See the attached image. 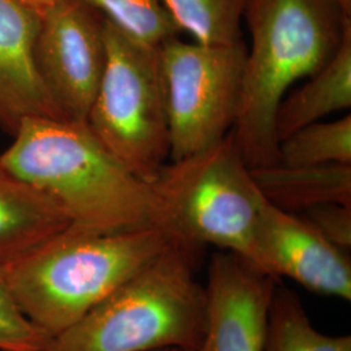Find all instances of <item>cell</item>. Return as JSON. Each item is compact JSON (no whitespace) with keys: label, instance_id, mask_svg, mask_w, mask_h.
I'll return each mask as SVG.
<instances>
[{"label":"cell","instance_id":"obj_1","mask_svg":"<svg viewBox=\"0 0 351 351\" xmlns=\"http://www.w3.org/2000/svg\"><path fill=\"white\" fill-rule=\"evenodd\" d=\"M12 137L0 162L50 198L71 228L99 233L160 228L150 182L113 158L86 123L33 117Z\"/></svg>","mask_w":351,"mask_h":351},{"label":"cell","instance_id":"obj_19","mask_svg":"<svg viewBox=\"0 0 351 351\" xmlns=\"http://www.w3.org/2000/svg\"><path fill=\"white\" fill-rule=\"evenodd\" d=\"M49 339L19 306L0 264V351H43Z\"/></svg>","mask_w":351,"mask_h":351},{"label":"cell","instance_id":"obj_22","mask_svg":"<svg viewBox=\"0 0 351 351\" xmlns=\"http://www.w3.org/2000/svg\"><path fill=\"white\" fill-rule=\"evenodd\" d=\"M337 1L341 4V7L343 8V11L351 16V0H337Z\"/></svg>","mask_w":351,"mask_h":351},{"label":"cell","instance_id":"obj_8","mask_svg":"<svg viewBox=\"0 0 351 351\" xmlns=\"http://www.w3.org/2000/svg\"><path fill=\"white\" fill-rule=\"evenodd\" d=\"M34 59L64 117L86 123L107 62L104 17L81 0H56L39 20Z\"/></svg>","mask_w":351,"mask_h":351},{"label":"cell","instance_id":"obj_14","mask_svg":"<svg viewBox=\"0 0 351 351\" xmlns=\"http://www.w3.org/2000/svg\"><path fill=\"white\" fill-rule=\"evenodd\" d=\"M264 198L277 208L301 213L324 203L351 204V164L251 168Z\"/></svg>","mask_w":351,"mask_h":351},{"label":"cell","instance_id":"obj_23","mask_svg":"<svg viewBox=\"0 0 351 351\" xmlns=\"http://www.w3.org/2000/svg\"><path fill=\"white\" fill-rule=\"evenodd\" d=\"M160 351H180V350H175V349H168V350H160Z\"/></svg>","mask_w":351,"mask_h":351},{"label":"cell","instance_id":"obj_16","mask_svg":"<svg viewBox=\"0 0 351 351\" xmlns=\"http://www.w3.org/2000/svg\"><path fill=\"white\" fill-rule=\"evenodd\" d=\"M178 32L194 42L226 46L242 40L241 23L247 0H160Z\"/></svg>","mask_w":351,"mask_h":351},{"label":"cell","instance_id":"obj_2","mask_svg":"<svg viewBox=\"0 0 351 351\" xmlns=\"http://www.w3.org/2000/svg\"><path fill=\"white\" fill-rule=\"evenodd\" d=\"M250 32L233 133L250 168L278 163L277 107L339 50L351 16L337 0H247Z\"/></svg>","mask_w":351,"mask_h":351},{"label":"cell","instance_id":"obj_12","mask_svg":"<svg viewBox=\"0 0 351 351\" xmlns=\"http://www.w3.org/2000/svg\"><path fill=\"white\" fill-rule=\"evenodd\" d=\"M69 226L50 198L0 162V264L24 258Z\"/></svg>","mask_w":351,"mask_h":351},{"label":"cell","instance_id":"obj_20","mask_svg":"<svg viewBox=\"0 0 351 351\" xmlns=\"http://www.w3.org/2000/svg\"><path fill=\"white\" fill-rule=\"evenodd\" d=\"M332 245L341 250L351 247V204L324 203L298 213Z\"/></svg>","mask_w":351,"mask_h":351},{"label":"cell","instance_id":"obj_11","mask_svg":"<svg viewBox=\"0 0 351 351\" xmlns=\"http://www.w3.org/2000/svg\"><path fill=\"white\" fill-rule=\"evenodd\" d=\"M39 20L17 0H0V128L11 136L27 119H65L38 73Z\"/></svg>","mask_w":351,"mask_h":351},{"label":"cell","instance_id":"obj_13","mask_svg":"<svg viewBox=\"0 0 351 351\" xmlns=\"http://www.w3.org/2000/svg\"><path fill=\"white\" fill-rule=\"evenodd\" d=\"M351 107V26L336 53L277 107V141Z\"/></svg>","mask_w":351,"mask_h":351},{"label":"cell","instance_id":"obj_18","mask_svg":"<svg viewBox=\"0 0 351 351\" xmlns=\"http://www.w3.org/2000/svg\"><path fill=\"white\" fill-rule=\"evenodd\" d=\"M142 45L160 47L168 39L178 37V29L160 0H81Z\"/></svg>","mask_w":351,"mask_h":351},{"label":"cell","instance_id":"obj_7","mask_svg":"<svg viewBox=\"0 0 351 351\" xmlns=\"http://www.w3.org/2000/svg\"><path fill=\"white\" fill-rule=\"evenodd\" d=\"M247 47L242 40L210 46L168 39L159 47L169 126V160L224 138L239 116Z\"/></svg>","mask_w":351,"mask_h":351},{"label":"cell","instance_id":"obj_5","mask_svg":"<svg viewBox=\"0 0 351 351\" xmlns=\"http://www.w3.org/2000/svg\"><path fill=\"white\" fill-rule=\"evenodd\" d=\"M151 186L159 226L173 242L191 250L213 245L254 264L265 198L233 130L204 150L165 164Z\"/></svg>","mask_w":351,"mask_h":351},{"label":"cell","instance_id":"obj_17","mask_svg":"<svg viewBox=\"0 0 351 351\" xmlns=\"http://www.w3.org/2000/svg\"><path fill=\"white\" fill-rule=\"evenodd\" d=\"M278 164L317 167L351 164V116L317 121L278 142Z\"/></svg>","mask_w":351,"mask_h":351},{"label":"cell","instance_id":"obj_9","mask_svg":"<svg viewBox=\"0 0 351 351\" xmlns=\"http://www.w3.org/2000/svg\"><path fill=\"white\" fill-rule=\"evenodd\" d=\"M278 281L237 254L215 252L204 287L206 326L190 351H264Z\"/></svg>","mask_w":351,"mask_h":351},{"label":"cell","instance_id":"obj_15","mask_svg":"<svg viewBox=\"0 0 351 351\" xmlns=\"http://www.w3.org/2000/svg\"><path fill=\"white\" fill-rule=\"evenodd\" d=\"M264 351H351V337L319 332L300 298L277 284L268 314Z\"/></svg>","mask_w":351,"mask_h":351},{"label":"cell","instance_id":"obj_6","mask_svg":"<svg viewBox=\"0 0 351 351\" xmlns=\"http://www.w3.org/2000/svg\"><path fill=\"white\" fill-rule=\"evenodd\" d=\"M104 36L107 62L86 124L113 158L151 184L171 155L159 47L128 37L106 19Z\"/></svg>","mask_w":351,"mask_h":351},{"label":"cell","instance_id":"obj_4","mask_svg":"<svg viewBox=\"0 0 351 351\" xmlns=\"http://www.w3.org/2000/svg\"><path fill=\"white\" fill-rule=\"evenodd\" d=\"M173 242L75 324L49 339L43 351L193 350L207 313L193 252Z\"/></svg>","mask_w":351,"mask_h":351},{"label":"cell","instance_id":"obj_21","mask_svg":"<svg viewBox=\"0 0 351 351\" xmlns=\"http://www.w3.org/2000/svg\"><path fill=\"white\" fill-rule=\"evenodd\" d=\"M20 4H23L29 11L36 13L40 19L45 13L50 10L56 0H17Z\"/></svg>","mask_w":351,"mask_h":351},{"label":"cell","instance_id":"obj_10","mask_svg":"<svg viewBox=\"0 0 351 351\" xmlns=\"http://www.w3.org/2000/svg\"><path fill=\"white\" fill-rule=\"evenodd\" d=\"M254 265L280 280L343 301L351 300V263L346 251L326 241L298 213L264 201L255 237Z\"/></svg>","mask_w":351,"mask_h":351},{"label":"cell","instance_id":"obj_3","mask_svg":"<svg viewBox=\"0 0 351 351\" xmlns=\"http://www.w3.org/2000/svg\"><path fill=\"white\" fill-rule=\"evenodd\" d=\"M172 243L158 226L110 233L69 226L7 264L5 272L24 314L51 339L81 320Z\"/></svg>","mask_w":351,"mask_h":351}]
</instances>
